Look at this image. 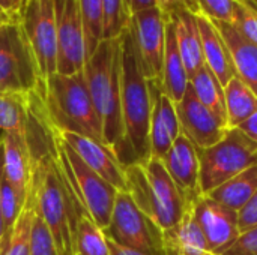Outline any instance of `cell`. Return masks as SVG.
I'll list each match as a JSON object with an SVG mask.
<instances>
[{"label": "cell", "instance_id": "obj_1", "mask_svg": "<svg viewBox=\"0 0 257 255\" xmlns=\"http://www.w3.org/2000/svg\"><path fill=\"white\" fill-rule=\"evenodd\" d=\"M83 72L93 108L101 122L104 143L116 152L125 165L131 164L120 107V36L114 39H102L96 50L87 57Z\"/></svg>", "mask_w": 257, "mask_h": 255}, {"label": "cell", "instance_id": "obj_2", "mask_svg": "<svg viewBox=\"0 0 257 255\" xmlns=\"http://www.w3.org/2000/svg\"><path fill=\"white\" fill-rule=\"evenodd\" d=\"M122 42V78H120V107L125 140L133 162H145L151 158L149 128L152 96L133 36L126 29L120 35Z\"/></svg>", "mask_w": 257, "mask_h": 255}, {"label": "cell", "instance_id": "obj_3", "mask_svg": "<svg viewBox=\"0 0 257 255\" xmlns=\"http://www.w3.org/2000/svg\"><path fill=\"white\" fill-rule=\"evenodd\" d=\"M125 177L126 192L136 206L163 233L181 222L188 206L160 158L151 156L145 162L125 165Z\"/></svg>", "mask_w": 257, "mask_h": 255}, {"label": "cell", "instance_id": "obj_4", "mask_svg": "<svg viewBox=\"0 0 257 255\" xmlns=\"http://www.w3.org/2000/svg\"><path fill=\"white\" fill-rule=\"evenodd\" d=\"M39 93L45 114L56 129L104 143L101 122L93 108L84 72L74 75L54 74L41 84Z\"/></svg>", "mask_w": 257, "mask_h": 255}, {"label": "cell", "instance_id": "obj_5", "mask_svg": "<svg viewBox=\"0 0 257 255\" xmlns=\"http://www.w3.org/2000/svg\"><path fill=\"white\" fill-rule=\"evenodd\" d=\"M51 132L54 138L56 161L68 186L92 216V219L98 224V227L105 231L110 224L117 189L98 176L93 170H90L77 156V153L62 138L57 137L53 128Z\"/></svg>", "mask_w": 257, "mask_h": 255}, {"label": "cell", "instance_id": "obj_6", "mask_svg": "<svg viewBox=\"0 0 257 255\" xmlns=\"http://www.w3.org/2000/svg\"><path fill=\"white\" fill-rule=\"evenodd\" d=\"M197 153L203 195L257 164V143L238 128H229L218 143Z\"/></svg>", "mask_w": 257, "mask_h": 255}, {"label": "cell", "instance_id": "obj_7", "mask_svg": "<svg viewBox=\"0 0 257 255\" xmlns=\"http://www.w3.org/2000/svg\"><path fill=\"white\" fill-rule=\"evenodd\" d=\"M18 23L44 84L57 72V0H24Z\"/></svg>", "mask_w": 257, "mask_h": 255}, {"label": "cell", "instance_id": "obj_8", "mask_svg": "<svg viewBox=\"0 0 257 255\" xmlns=\"http://www.w3.org/2000/svg\"><path fill=\"white\" fill-rule=\"evenodd\" d=\"M41 80L18 20L0 27V95H30Z\"/></svg>", "mask_w": 257, "mask_h": 255}, {"label": "cell", "instance_id": "obj_9", "mask_svg": "<svg viewBox=\"0 0 257 255\" xmlns=\"http://www.w3.org/2000/svg\"><path fill=\"white\" fill-rule=\"evenodd\" d=\"M105 236L120 246L149 255H166L164 237L158 225L148 218L126 191H117Z\"/></svg>", "mask_w": 257, "mask_h": 255}, {"label": "cell", "instance_id": "obj_10", "mask_svg": "<svg viewBox=\"0 0 257 255\" xmlns=\"http://www.w3.org/2000/svg\"><path fill=\"white\" fill-rule=\"evenodd\" d=\"M167 17L160 8L131 15L128 30L133 36L142 71L148 81L161 84Z\"/></svg>", "mask_w": 257, "mask_h": 255}, {"label": "cell", "instance_id": "obj_11", "mask_svg": "<svg viewBox=\"0 0 257 255\" xmlns=\"http://www.w3.org/2000/svg\"><path fill=\"white\" fill-rule=\"evenodd\" d=\"M87 48L78 0L57 5V72L74 75L84 71Z\"/></svg>", "mask_w": 257, "mask_h": 255}, {"label": "cell", "instance_id": "obj_12", "mask_svg": "<svg viewBox=\"0 0 257 255\" xmlns=\"http://www.w3.org/2000/svg\"><path fill=\"white\" fill-rule=\"evenodd\" d=\"M51 128L57 134V137L62 138L90 170H93L117 191H126L125 164L120 161L113 149L93 138L68 131H60L56 129L53 125Z\"/></svg>", "mask_w": 257, "mask_h": 255}, {"label": "cell", "instance_id": "obj_13", "mask_svg": "<svg viewBox=\"0 0 257 255\" xmlns=\"http://www.w3.org/2000/svg\"><path fill=\"white\" fill-rule=\"evenodd\" d=\"M181 132L197 147L208 149L218 143L229 129L227 125L209 111L194 95L188 84L182 99L175 104Z\"/></svg>", "mask_w": 257, "mask_h": 255}, {"label": "cell", "instance_id": "obj_14", "mask_svg": "<svg viewBox=\"0 0 257 255\" xmlns=\"http://www.w3.org/2000/svg\"><path fill=\"white\" fill-rule=\"evenodd\" d=\"M193 213L212 254H224L241 234L238 213L208 195L199 197L193 204Z\"/></svg>", "mask_w": 257, "mask_h": 255}, {"label": "cell", "instance_id": "obj_15", "mask_svg": "<svg viewBox=\"0 0 257 255\" xmlns=\"http://www.w3.org/2000/svg\"><path fill=\"white\" fill-rule=\"evenodd\" d=\"M175 185L184 195L187 206L191 207L202 194L200 165L197 147L181 132L166 156L161 159Z\"/></svg>", "mask_w": 257, "mask_h": 255}, {"label": "cell", "instance_id": "obj_16", "mask_svg": "<svg viewBox=\"0 0 257 255\" xmlns=\"http://www.w3.org/2000/svg\"><path fill=\"white\" fill-rule=\"evenodd\" d=\"M149 89L152 96L149 128L151 156L163 159L175 140L181 135V125L175 102L163 93L160 84L149 81Z\"/></svg>", "mask_w": 257, "mask_h": 255}, {"label": "cell", "instance_id": "obj_17", "mask_svg": "<svg viewBox=\"0 0 257 255\" xmlns=\"http://www.w3.org/2000/svg\"><path fill=\"white\" fill-rule=\"evenodd\" d=\"M3 143V174L24 204L32 183V150L27 135L2 132Z\"/></svg>", "mask_w": 257, "mask_h": 255}, {"label": "cell", "instance_id": "obj_18", "mask_svg": "<svg viewBox=\"0 0 257 255\" xmlns=\"http://www.w3.org/2000/svg\"><path fill=\"white\" fill-rule=\"evenodd\" d=\"M197 26L202 36L205 65L214 72L224 87L233 77H236V69L229 47L211 20L205 18L203 15H197Z\"/></svg>", "mask_w": 257, "mask_h": 255}, {"label": "cell", "instance_id": "obj_19", "mask_svg": "<svg viewBox=\"0 0 257 255\" xmlns=\"http://www.w3.org/2000/svg\"><path fill=\"white\" fill-rule=\"evenodd\" d=\"M176 33L178 48L187 71L188 78H191L202 66H205L202 36L197 26V15L188 11H179L167 17Z\"/></svg>", "mask_w": 257, "mask_h": 255}, {"label": "cell", "instance_id": "obj_20", "mask_svg": "<svg viewBox=\"0 0 257 255\" xmlns=\"http://www.w3.org/2000/svg\"><path fill=\"white\" fill-rule=\"evenodd\" d=\"M211 21L229 47L236 69V77H239L257 96V45L245 39L232 23Z\"/></svg>", "mask_w": 257, "mask_h": 255}, {"label": "cell", "instance_id": "obj_21", "mask_svg": "<svg viewBox=\"0 0 257 255\" xmlns=\"http://www.w3.org/2000/svg\"><path fill=\"white\" fill-rule=\"evenodd\" d=\"M190 84L179 48L176 41V33L172 21L167 18L166 24V50H164V63H163V77H161V90L167 95L175 104H178Z\"/></svg>", "mask_w": 257, "mask_h": 255}, {"label": "cell", "instance_id": "obj_22", "mask_svg": "<svg viewBox=\"0 0 257 255\" xmlns=\"http://www.w3.org/2000/svg\"><path fill=\"white\" fill-rule=\"evenodd\" d=\"M163 237L166 255L212 254L209 251L205 234L194 218L193 206L188 207L184 218L175 228L163 233Z\"/></svg>", "mask_w": 257, "mask_h": 255}, {"label": "cell", "instance_id": "obj_23", "mask_svg": "<svg viewBox=\"0 0 257 255\" xmlns=\"http://www.w3.org/2000/svg\"><path fill=\"white\" fill-rule=\"evenodd\" d=\"M256 191L257 164L236 174L235 177L229 179L227 182H224L206 195L238 213L250 201Z\"/></svg>", "mask_w": 257, "mask_h": 255}, {"label": "cell", "instance_id": "obj_24", "mask_svg": "<svg viewBox=\"0 0 257 255\" xmlns=\"http://www.w3.org/2000/svg\"><path fill=\"white\" fill-rule=\"evenodd\" d=\"M36 195L33 183H30L26 201L20 210V215L14 224V228L8 239L5 240L0 255H30V239H32V228L33 221L36 216Z\"/></svg>", "mask_w": 257, "mask_h": 255}, {"label": "cell", "instance_id": "obj_25", "mask_svg": "<svg viewBox=\"0 0 257 255\" xmlns=\"http://www.w3.org/2000/svg\"><path fill=\"white\" fill-rule=\"evenodd\" d=\"M224 102L227 128H238L257 111L256 93L239 77L224 86Z\"/></svg>", "mask_w": 257, "mask_h": 255}, {"label": "cell", "instance_id": "obj_26", "mask_svg": "<svg viewBox=\"0 0 257 255\" xmlns=\"http://www.w3.org/2000/svg\"><path fill=\"white\" fill-rule=\"evenodd\" d=\"M190 86L197 96V99L212 111L218 119H221L226 125V102H224V87L214 75V72L205 65L202 66L191 78Z\"/></svg>", "mask_w": 257, "mask_h": 255}, {"label": "cell", "instance_id": "obj_27", "mask_svg": "<svg viewBox=\"0 0 257 255\" xmlns=\"http://www.w3.org/2000/svg\"><path fill=\"white\" fill-rule=\"evenodd\" d=\"M30 95H0V132L27 135Z\"/></svg>", "mask_w": 257, "mask_h": 255}, {"label": "cell", "instance_id": "obj_28", "mask_svg": "<svg viewBox=\"0 0 257 255\" xmlns=\"http://www.w3.org/2000/svg\"><path fill=\"white\" fill-rule=\"evenodd\" d=\"M77 254L81 255H108L105 233L98 227L86 209L77 213L75 230Z\"/></svg>", "mask_w": 257, "mask_h": 255}, {"label": "cell", "instance_id": "obj_29", "mask_svg": "<svg viewBox=\"0 0 257 255\" xmlns=\"http://www.w3.org/2000/svg\"><path fill=\"white\" fill-rule=\"evenodd\" d=\"M78 8L83 21V30H84L87 57H89L96 50L99 42L104 39L102 0H78Z\"/></svg>", "mask_w": 257, "mask_h": 255}, {"label": "cell", "instance_id": "obj_30", "mask_svg": "<svg viewBox=\"0 0 257 255\" xmlns=\"http://www.w3.org/2000/svg\"><path fill=\"white\" fill-rule=\"evenodd\" d=\"M104 39L119 38L130 26V14L125 0H102Z\"/></svg>", "mask_w": 257, "mask_h": 255}, {"label": "cell", "instance_id": "obj_31", "mask_svg": "<svg viewBox=\"0 0 257 255\" xmlns=\"http://www.w3.org/2000/svg\"><path fill=\"white\" fill-rule=\"evenodd\" d=\"M0 204H2V218H3V227H5V237L2 240V246L5 243V240L8 239V236L11 234L14 224L20 215V210L23 207V203L20 201L17 192L14 191V188L9 185V182L5 179L3 174V180H2V188H0ZM0 246V249H2Z\"/></svg>", "mask_w": 257, "mask_h": 255}, {"label": "cell", "instance_id": "obj_32", "mask_svg": "<svg viewBox=\"0 0 257 255\" xmlns=\"http://www.w3.org/2000/svg\"><path fill=\"white\" fill-rule=\"evenodd\" d=\"M30 255H59L53 236L45 225L44 219L39 216L36 210V216L33 221L32 228V239H30Z\"/></svg>", "mask_w": 257, "mask_h": 255}, {"label": "cell", "instance_id": "obj_33", "mask_svg": "<svg viewBox=\"0 0 257 255\" xmlns=\"http://www.w3.org/2000/svg\"><path fill=\"white\" fill-rule=\"evenodd\" d=\"M199 15H203L208 20L232 23L233 11L236 6L235 0H197Z\"/></svg>", "mask_w": 257, "mask_h": 255}, {"label": "cell", "instance_id": "obj_34", "mask_svg": "<svg viewBox=\"0 0 257 255\" xmlns=\"http://www.w3.org/2000/svg\"><path fill=\"white\" fill-rule=\"evenodd\" d=\"M232 24L245 39L257 45V14L236 2Z\"/></svg>", "mask_w": 257, "mask_h": 255}, {"label": "cell", "instance_id": "obj_35", "mask_svg": "<svg viewBox=\"0 0 257 255\" xmlns=\"http://www.w3.org/2000/svg\"><path fill=\"white\" fill-rule=\"evenodd\" d=\"M221 255H257V227L241 233L236 242Z\"/></svg>", "mask_w": 257, "mask_h": 255}, {"label": "cell", "instance_id": "obj_36", "mask_svg": "<svg viewBox=\"0 0 257 255\" xmlns=\"http://www.w3.org/2000/svg\"><path fill=\"white\" fill-rule=\"evenodd\" d=\"M238 225L241 233L257 227V191L250 201L238 212Z\"/></svg>", "mask_w": 257, "mask_h": 255}, {"label": "cell", "instance_id": "obj_37", "mask_svg": "<svg viewBox=\"0 0 257 255\" xmlns=\"http://www.w3.org/2000/svg\"><path fill=\"white\" fill-rule=\"evenodd\" d=\"M158 8L166 17L179 11H188L199 15L197 0H158Z\"/></svg>", "mask_w": 257, "mask_h": 255}, {"label": "cell", "instance_id": "obj_38", "mask_svg": "<svg viewBox=\"0 0 257 255\" xmlns=\"http://www.w3.org/2000/svg\"><path fill=\"white\" fill-rule=\"evenodd\" d=\"M125 6H126L130 18H131V15H134L137 12L158 8V0H125Z\"/></svg>", "mask_w": 257, "mask_h": 255}, {"label": "cell", "instance_id": "obj_39", "mask_svg": "<svg viewBox=\"0 0 257 255\" xmlns=\"http://www.w3.org/2000/svg\"><path fill=\"white\" fill-rule=\"evenodd\" d=\"M23 0H0V11L6 14L11 20H18Z\"/></svg>", "mask_w": 257, "mask_h": 255}, {"label": "cell", "instance_id": "obj_40", "mask_svg": "<svg viewBox=\"0 0 257 255\" xmlns=\"http://www.w3.org/2000/svg\"><path fill=\"white\" fill-rule=\"evenodd\" d=\"M238 129L242 131L250 140L257 143V111L254 114H251L242 125H239Z\"/></svg>", "mask_w": 257, "mask_h": 255}, {"label": "cell", "instance_id": "obj_41", "mask_svg": "<svg viewBox=\"0 0 257 255\" xmlns=\"http://www.w3.org/2000/svg\"><path fill=\"white\" fill-rule=\"evenodd\" d=\"M107 246H108V255H149L134 251V249H130V248H125V246H120V245H117L116 242H113L108 237H107Z\"/></svg>", "mask_w": 257, "mask_h": 255}, {"label": "cell", "instance_id": "obj_42", "mask_svg": "<svg viewBox=\"0 0 257 255\" xmlns=\"http://www.w3.org/2000/svg\"><path fill=\"white\" fill-rule=\"evenodd\" d=\"M2 180H3V143H2V137H0V188H2ZM3 237H5V227H3L2 204H0V246H2Z\"/></svg>", "mask_w": 257, "mask_h": 255}, {"label": "cell", "instance_id": "obj_43", "mask_svg": "<svg viewBox=\"0 0 257 255\" xmlns=\"http://www.w3.org/2000/svg\"><path fill=\"white\" fill-rule=\"evenodd\" d=\"M235 2H238L239 5L245 6L247 9H250L254 14H257V0H235Z\"/></svg>", "mask_w": 257, "mask_h": 255}, {"label": "cell", "instance_id": "obj_44", "mask_svg": "<svg viewBox=\"0 0 257 255\" xmlns=\"http://www.w3.org/2000/svg\"><path fill=\"white\" fill-rule=\"evenodd\" d=\"M9 21H14V20H11L6 14H3L2 11H0V27L3 26V24H6V23H9Z\"/></svg>", "mask_w": 257, "mask_h": 255}, {"label": "cell", "instance_id": "obj_45", "mask_svg": "<svg viewBox=\"0 0 257 255\" xmlns=\"http://www.w3.org/2000/svg\"><path fill=\"white\" fill-rule=\"evenodd\" d=\"M65 0H57V5H60V3H63Z\"/></svg>", "mask_w": 257, "mask_h": 255}, {"label": "cell", "instance_id": "obj_46", "mask_svg": "<svg viewBox=\"0 0 257 255\" xmlns=\"http://www.w3.org/2000/svg\"><path fill=\"white\" fill-rule=\"evenodd\" d=\"M205 255H215V254H205Z\"/></svg>", "mask_w": 257, "mask_h": 255}, {"label": "cell", "instance_id": "obj_47", "mask_svg": "<svg viewBox=\"0 0 257 255\" xmlns=\"http://www.w3.org/2000/svg\"><path fill=\"white\" fill-rule=\"evenodd\" d=\"M0 137H2V132H0Z\"/></svg>", "mask_w": 257, "mask_h": 255}, {"label": "cell", "instance_id": "obj_48", "mask_svg": "<svg viewBox=\"0 0 257 255\" xmlns=\"http://www.w3.org/2000/svg\"><path fill=\"white\" fill-rule=\"evenodd\" d=\"M23 3H24V0H23ZM21 8H23V6H21Z\"/></svg>", "mask_w": 257, "mask_h": 255}, {"label": "cell", "instance_id": "obj_49", "mask_svg": "<svg viewBox=\"0 0 257 255\" xmlns=\"http://www.w3.org/2000/svg\"><path fill=\"white\" fill-rule=\"evenodd\" d=\"M75 255H81V254H75Z\"/></svg>", "mask_w": 257, "mask_h": 255}]
</instances>
